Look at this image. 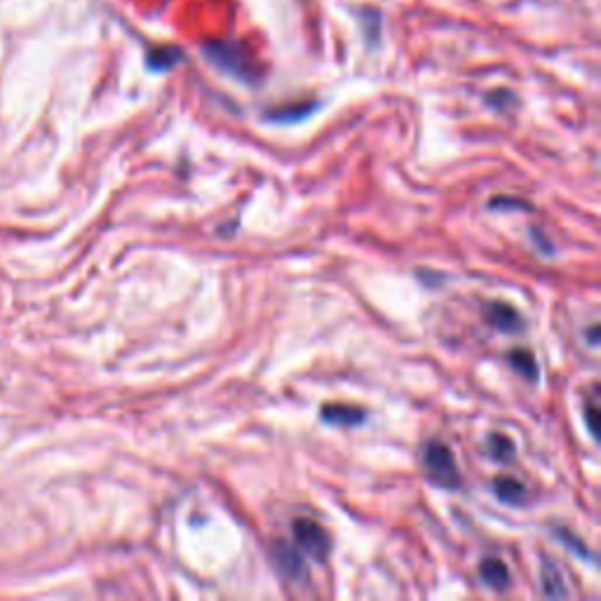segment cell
<instances>
[{"label": "cell", "instance_id": "277c9868", "mask_svg": "<svg viewBox=\"0 0 601 601\" xmlns=\"http://www.w3.org/2000/svg\"><path fill=\"white\" fill-rule=\"evenodd\" d=\"M273 559L275 564H278L280 573L289 580H299L306 578V559H303V552L299 548H292V545H285V543H278L273 548Z\"/></svg>", "mask_w": 601, "mask_h": 601}, {"label": "cell", "instance_id": "6da1fadb", "mask_svg": "<svg viewBox=\"0 0 601 601\" xmlns=\"http://www.w3.org/2000/svg\"><path fill=\"white\" fill-rule=\"evenodd\" d=\"M423 463H425V470H428V477L432 479V482L444 486V489H456V486L461 484V475H458L454 451H451L444 442L430 440L428 444H425Z\"/></svg>", "mask_w": 601, "mask_h": 601}, {"label": "cell", "instance_id": "3957f363", "mask_svg": "<svg viewBox=\"0 0 601 601\" xmlns=\"http://www.w3.org/2000/svg\"><path fill=\"white\" fill-rule=\"evenodd\" d=\"M292 533H294V545L303 552V555H310L313 559L327 557L329 536L320 524L313 522V519L308 517L294 519Z\"/></svg>", "mask_w": 601, "mask_h": 601}, {"label": "cell", "instance_id": "7c38bea8", "mask_svg": "<svg viewBox=\"0 0 601 601\" xmlns=\"http://www.w3.org/2000/svg\"><path fill=\"white\" fill-rule=\"evenodd\" d=\"M510 364H512V369L515 371H519V374H522L524 378H536L538 376V364H536V357H533L529 350H512L510 353Z\"/></svg>", "mask_w": 601, "mask_h": 601}, {"label": "cell", "instance_id": "9a60e30c", "mask_svg": "<svg viewBox=\"0 0 601 601\" xmlns=\"http://www.w3.org/2000/svg\"><path fill=\"white\" fill-rule=\"evenodd\" d=\"M597 336H599V332H597V327H592V329H590V343H592V346H597V341H599V339H597Z\"/></svg>", "mask_w": 601, "mask_h": 601}, {"label": "cell", "instance_id": "5b68a950", "mask_svg": "<svg viewBox=\"0 0 601 601\" xmlns=\"http://www.w3.org/2000/svg\"><path fill=\"white\" fill-rule=\"evenodd\" d=\"M484 313H486V322H489L491 327H496L498 332L515 334L522 329V315H519L517 308H512L510 303L491 301Z\"/></svg>", "mask_w": 601, "mask_h": 601}, {"label": "cell", "instance_id": "52a82bcc", "mask_svg": "<svg viewBox=\"0 0 601 601\" xmlns=\"http://www.w3.org/2000/svg\"><path fill=\"white\" fill-rule=\"evenodd\" d=\"M320 416L327 423L332 425H341V428H350V425H357L364 421V411L357 407H346V404H327L322 407Z\"/></svg>", "mask_w": 601, "mask_h": 601}, {"label": "cell", "instance_id": "ba28073f", "mask_svg": "<svg viewBox=\"0 0 601 601\" xmlns=\"http://www.w3.org/2000/svg\"><path fill=\"white\" fill-rule=\"evenodd\" d=\"M540 587H543V594L545 597H566V585H564V578L562 573H559V569L555 564L550 562H543V569H540Z\"/></svg>", "mask_w": 601, "mask_h": 601}, {"label": "cell", "instance_id": "9c48e42d", "mask_svg": "<svg viewBox=\"0 0 601 601\" xmlns=\"http://www.w3.org/2000/svg\"><path fill=\"white\" fill-rule=\"evenodd\" d=\"M181 54L179 47H155V50L148 52L146 64L151 71H170L181 62Z\"/></svg>", "mask_w": 601, "mask_h": 601}, {"label": "cell", "instance_id": "4fadbf2b", "mask_svg": "<svg viewBox=\"0 0 601 601\" xmlns=\"http://www.w3.org/2000/svg\"><path fill=\"white\" fill-rule=\"evenodd\" d=\"M310 108H313V106H308V108H301V106H299V108H292V111H275L270 118H273V120H280V123H282V120H292V118L296 120V118L306 116V113L310 111Z\"/></svg>", "mask_w": 601, "mask_h": 601}, {"label": "cell", "instance_id": "5bb4252c", "mask_svg": "<svg viewBox=\"0 0 601 601\" xmlns=\"http://www.w3.org/2000/svg\"><path fill=\"white\" fill-rule=\"evenodd\" d=\"M597 414H599L597 404H594V402L587 404V407H585V421H587V430H590L592 437H597V423H594Z\"/></svg>", "mask_w": 601, "mask_h": 601}, {"label": "cell", "instance_id": "30bf717a", "mask_svg": "<svg viewBox=\"0 0 601 601\" xmlns=\"http://www.w3.org/2000/svg\"><path fill=\"white\" fill-rule=\"evenodd\" d=\"M494 491L503 503H510V505H519L526 496L524 484L515 477H498L494 482Z\"/></svg>", "mask_w": 601, "mask_h": 601}, {"label": "cell", "instance_id": "8992f818", "mask_svg": "<svg viewBox=\"0 0 601 601\" xmlns=\"http://www.w3.org/2000/svg\"><path fill=\"white\" fill-rule=\"evenodd\" d=\"M479 578H482V583L486 587H491V590H496V592H503L510 587L508 566H505L501 559H496V557L484 559V562L479 564Z\"/></svg>", "mask_w": 601, "mask_h": 601}, {"label": "cell", "instance_id": "8fae6325", "mask_svg": "<svg viewBox=\"0 0 601 601\" xmlns=\"http://www.w3.org/2000/svg\"><path fill=\"white\" fill-rule=\"evenodd\" d=\"M486 449H489V456L498 463H508L515 458V444H512L510 437L501 435V432H494V435L486 440Z\"/></svg>", "mask_w": 601, "mask_h": 601}, {"label": "cell", "instance_id": "7a4b0ae2", "mask_svg": "<svg viewBox=\"0 0 601 601\" xmlns=\"http://www.w3.org/2000/svg\"><path fill=\"white\" fill-rule=\"evenodd\" d=\"M202 52H205L207 57L212 59V62L216 66H219V69L233 73V76H238V78L252 80V76H254L252 64H249L247 54H245V50H242L240 45H233V43H207L205 47H202Z\"/></svg>", "mask_w": 601, "mask_h": 601}]
</instances>
